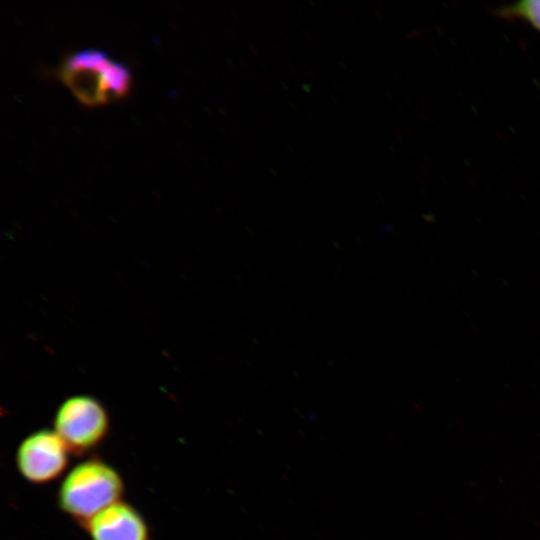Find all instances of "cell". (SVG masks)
<instances>
[{"label": "cell", "instance_id": "1", "mask_svg": "<svg viewBox=\"0 0 540 540\" xmlns=\"http://www.w3.org/2000/svg\"><path fill=\"white\" fill-rule=\"evenodd\" d=\"M58 76L86 106L118 101L127 96L131 87L129 68L96 48L68 55L60 65Z\"/></svg>", "mask_w": 540, "mask_h": 540}, {"label": "cell", "instance_id": "2", "mask_svg": "<svg viewBox=\"0 0 540 540\" xmlns=\"http://www.w3.org/2000/svg\"><path fill=\"white\" fill-rule=\"evenodd\" d=\"M125 485L119 472L99 458L74 466L62 480L57 502L82 527L105 508L122 500Z\"/></svg>", "mask_w": 540, "mask_h": 540}, {"label": "cell", "instance_id": "4", "mask_svg": "<svg viewBox=\"0 0 540 540\" xmlns=\"http://www.w3.org/2000/svg\"><path fill=\"white\" fill-rule=\"evenodd\" d=\"M69 454L54 430L41 429L26 436L18 445L16 467L26 481L43 485L64 473L69 463Z\"/></svg>", "mask_w": 540, "mask_h": 540}, {"label": "cell", "instance_id": "6", "mask_svg": "<svg viewBox=\"0 0 540 540\" xmlns=\"http://www.w3.org/2000/svg\"><path fill=\"white\" fill-rule=\"evenodd\" d=\"M494 15L504 20H517L529 24L540 32V0H524L503 5Z\"/></svg>", "mask_w": 540, "mask_h": 540}, {"label": "cell", "instance_id": "3", "mask_svg": "<svg viewBox=\"0 0 540 540\" xmlns=\"http://www.w3.org/2000/svg\"><path fill=\"white\" fill-rule=\"evenodd\" d=\"M54 431L77 457L92 453L106 439L110 419L106 408L89 395L65 399L54 416Z\"/></svg>", "mask_w": 540, "mask_h": 540}, {"label": "cell", "instance_id": "5", "mask_svg": "<svg viewBox=\"0 0 540 540\" xmlns=\"http://www.w3.org/2000/svg\"><path fill=\"white\" fill-rule=\"evenodd\" d=\"M83 528L91 540H151L142 514L122 500L102 510Z\"/></svg>", "mask_w": 540, "mask_h": 540}]
</instances>
